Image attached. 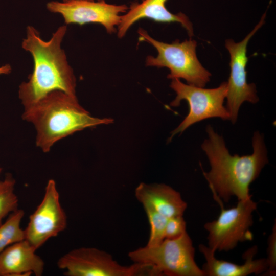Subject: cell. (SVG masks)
I'll use <instances>...</instances> for the list:
<instances>
[{
  "label": "cell",
  "mask_w": 276,
  "mask_h": 276,
  "mask_svg": "<svg viewBox=\"0 0 276 276\" xmlns=\"http://www.w3.org/2000/svg\"><path fill=\"white\" fill-rule=\"evenodd\" d=\"M214 197L221 209L216 220L204 225L208 232V247L215 252L229 251L239 242L251 240L252 235L249 229L253 224L252 213L257 209V203L250 198L238 200L236 206L225 209L221 200Z\"/></svg>",
  "instance_id": "obj_7"
},
{
  "label": "cell",
  "mask_w": 276,
  "mask_h": 276,
  "mask_svg": "<svg viewBox=\"0 0 276 276\" xmlns=\"http://www.w3.org/2000/svg\"><path fill=\"white\" fill-rule=\"evenodd\" d=\"M138 33L142 40L151 44L158 53L156 57H146V66L167 67L170 72L168 78L183 79L189 84L203 87L209 82L211 74L197 57L194 40L168 43L154 39L143 29L140 28Z\"/></svg>",
  "instance_id": "obj_5"
},
{
  "label": "cell",
  "mask_w": 276,
  "mask_h": 276,
  "mask_svg": "<svg viewBox=\"0 0 276 276\" xmlns=\"http://www.w3.org/2000/svg\"><path fill=\"white\" fill-rule=\"evenodd\" d=\"M67 226V217L60 201L56 183L48 180L43 197L24 229L25 240L36 249L50 239L57 236Z\"/></svg>",
  "instance_id": "obj_10"
},
{
  "label": "cell",
  "mask_w": 276,
  "mask_h": 276,
  "mask_svg": "<svg viewBox=\"0 0 276 276\" xmlns=\"http://www.w3.org/2000/svg\"><path fill=\"white\" fill-rule=\"evenodd\" d=\"M171 80L170 87L176 93V96L170 106H178L182 100H186L189 111L181 123L171 132L170 140L203 120L212 118L230 120L229 113L223 105L227 93V82H222L217 87L208 89L185 84L179 79Z\"/></svg>",
  "instance_id": "obj_6"
},
{
  "label": "cell",
  "mask_w": 276,
  "mask_h": 276,
  "mask_svg": "<svg viewBox=\"0 0 276 276\" xmlns=\"http://www.w3.org/2000/svg\"><path fill=\"white\" fill-rule=\"evenodd\" d=\"M47 9L60 14L66 24L83 25L96 23L102 25L110 34L116 32L120 20L121 13L128 10L126 5H114L103 1H81L71 2L50 1Z\"/></svg>",
  "instance_id": "obj_11"
},
{
  "label": "cell",
  "mask_w": 276,
  "mask_h": 276,
  "mask_svg": "<svg viewBox=\"0 0 276 276\" xmlns=\"http://www.w3.org/2000/svg\"><path fill=\"white\" fill-rule=\"evenodd\" d=\"M257 250L256 246L248 249L243 255L244 263L239 265L218 260L211 248L202 244L199 245V250L206 261L202 270L208 276H246L265 273L267 270L266 260L254 258Z\"/></svg>",
  "instance_id": "obj_14"
},
{
  "label": "cell",
  "mask_w": 276,
  "mask_h": 276,
  "mask_svg": "<svg viewBox=\"0 0 276 276\" xmlns=\"http://www.w3.org/2000/svg\"><path fill=\"white\" fill-rule=\"evenodd\" d=\"M206 132L208 138L201 148L208 157L211 169L203 174L213 196L225 202L229 201L232 196L238 200L251 198L250 185L268 162L263 135L255 132L252 139V154L239 156L229 153L222 136L211 125L206 126Z\"/></svg>",
  "instance_id": "obj_1"
},
{
  "label": "cell",
  "mask_w": 276,
  "mask_h": 276,
  "mask_svg": "<svg viewBox=\"0 0 276 276\" xmlns=\"http://www.w3.org/2000/svg\"><path fill=\"white\" fill-rule=\"evenodd\" d=\"M135 196L143 205L150 206L167 218L183 216L187 207L178 192L163 183H141L135 190Z\"/></svg>",
  "instance_id": "obj_15"
},
{
  "label": "cell",
  "mask_w": 276,
  "mask_h": 276,
  "mask_svg": "<svg viewBox=\"0 0 276 276\" xmlns=\"http://www.w3.org/2000/svg\"><path fill=\"white\" fill-rule=\"evenodd\" d=\"M22 117L34 125L36 145L44 152L58 141L77 131L113 121L92 117L79 104L77 97L59 90L51 92L25 108Z\"/></svg>",
  "instance_id": "obj_3"
},
{
  "label": "cell",
  "mask_w": 276,
  "mask_h": 276,
  "mask_svg": "<svg viewBox=\"0 0 276 276\" xmlns=\"http://www.w3.org/2000/svg\"><path fill=\"white\" fill-rule=\"evenodd\" d=\"M186 223L183 216L168 218L165 231V239H175L186 232Z\"/></svg>",
  "instance_id": "obj_19"
},
{
  "label": "cell",
  "mask_w": 276,
  "mask_h": 276,
  "mask_svg": "<svg viewBox=\"0 0 276 276\" xmlns=\"http://www.w3.org/2000/svg\"><path fill=\"white\" fill-rule=\"evenodd\" d=\"M150 225V234L147 246H155L165 238V231L168 218L158 213L148 205H143Z\"/></svg>",
  "instance_id": "obj_18"
},
{
  "label": "cell",
  "mask_w": 276,
  "mask_h": 276,
  "mask_svg": "<svg viewBox=\"0 0 276 276\" xmlns=\"http://www.w3.org/2000/svg\"><path fill=\"white\" fill-rule=\"evenodd\" d=\"M267 248V258H266L267 264V270L265 273L268 275H275L276 271V224L273 226L272 233L268 239Z\"/></svg>",
  "instance_id": "obj_20"
},
{
  "label": "cell",
  "mask_w": 276,
  "mask_h": 276,
  "mask_svg": "<svg viewBox=\"0 0 276 276\" xmlns=\"http://www.w3.org/2000/svg\"><path fill=\"white\" fill-rule=\"evenodd\" d=\"M265 17L266 13H264L259 23L241 41L236 43L232 39L225 41V45L228 51L231 58V72L227 82L226 107L233 124L236 122L239 108L243 102L247 101L256 103L259 101L255 85L249 84L247 81V45L250 38L264 24Z\"/></svg>",
  "instance_id": "obj_9"
},
{
  "label": "cell",
  "mask_w": 276,
  "mask_h": 276,
  "mask_svg": "<svg viewBox=\"0 0 276 276\" xmlns=\"http://www.w3.org/2000/svg\"><path fill=\"white\" fill-rule=\"evenodd\" d=\"M59 268L66 276H135L147 273L145 267L134 263L120 264L108 253L94 247L73 249L57 261Z\"/></svg>",
  "instance_id": "obj_8"
},
{
  "label": "cell",
  "mask_w": 276,
  "mask_h": 276,
  "mask_svg": "<svg viewBox=\"0 0 276 276\" xmlns=\"http://www.w3.org/2000/svg\"><path fill=\"white\" fill-rule=\"evenodd\" d=\"M103 1L104 0H62L63 2H71L75 1Z\"/></svg>",
  "instance_id": "obj_22"
},
{
  "label": "cell",
  "mask_w": 276,
  "mask_h": 276,
  "mask_svg": "<svg viewBox=\"0 0 276 276\" xmlns=\"http://www.w3.org/2000/svg\"><path fill=\"white\" fill-rule=\"evenodd\" d=\"M11 72V67L9 64H5L0 67V75L8 74Z\"/></svg>",
  "instance_id": "obj_21"
},
{
  "label": "cell",
  "mask_w": 276,
  "mask_h": 276,
  "mask_svg": "<svg viewBox=\"0 0 276 276\" xmlns=\"http://www.w3.org/2000/svg\"><path fill=\"white\" fill-rule=\"evenodd\" d=\"M24 215V211L18 209L0 225V252L8 246L25 239V231L20 227Z\"/></svg>",
  "instance_id": "obj_16"
},
{
  "label": "cell",
  "mask_w": 276,
  "mask_h": 276,
  "mask_svg": "<svg viewBox=\"0 0 276 276\" xmlns=\"http://www.w3.org/2000/svg\"><path fill=\"white\" fill-rule=\"evenodd\" d=\"M195 248L187 233L175 239H165L159 245H146L129 252L134 263L144 265L151 276H205L197 265Z\"/></svg>",
  "instance_id": "obj_4"
},
{
  "label": "cell",
  "mask_w": 276,
  "mask_h": 276,
  "mask_svg": "<svg viewBox=\"0 0 276 276\" xmlns=\"http://www.w3.org/2000/svg\"><path fill=\"white\" fill-rule=\"evenodd\" d=\"M2 168H0V173H1V171H2Z\"/></svg>",
  "instance_id": "obj_23"
},
{
  "label": "cell",
  "mask_w": 276,
  "mask_h": 276,
  "mask_svg": "<svg viewBox=\"0 0 276 276\" xmlns=\"http://www.w3.org/2000/svg\"><path fill=\"white\" fill-rule=\"evenodd\" d=\"M36 250L25 239L7 247L0 252V275L41 276L44 262Z\"/></svg>",
  "instance_id": "obj_13"
},
{
  "label": "cell",
  "mask_w": 276,
  "mask_h": 276,
  "mask_svg": "<svg viewBox=\"0 0 276 276\" xmlns=\"http://www.w3.org/2000/svg\"><path fill=\"white\" fill-rule=\"evenodd\" d=\"M66 31V26L59 27L51 38L45 41L35 28L27 27L21 45L31 54L34 67L28 81L19 87L18 97L25 108L53 91L59 90L76 97V78L61 48Z\"/></svg>",
  "instance_id": "obj_2"
},
{
  "label": "cell",
  "mask_w": 276,
  "mask_h": 276,
  "mask_svg": "<svg viewBox=\"0 0 276 276\" xmlns=\"http://www.w3.org/2000/svg\"><path fill=\"white\" fill-rule=\"evenodd\" d=\"M168 0H144L141 3H133L126 14L121 16L117 35L123 37L128 29L137 21L148 18L158 22H178L187 30L190 37L193 35V26L188 17L182 13L173 14L166 8Z\"/></svg>",
  "instance_id": "obj_12"
},
{
  "label": "cell",
  "mask_w": 276,
  "mask_h": 276,
  "mask_svg": "<svg viewBox=\"0 0 276 276\" xmlns=\"http://www.w3.org/2000/svg\"><path fill=\"white\" fill-rule=\"evenodd\" d=\"M15 185V180L10 174H7L4 180H0V225L9 214L18 209Z\"/></svg>",
  "instance_id": "obj_17"
}]
</instances>
